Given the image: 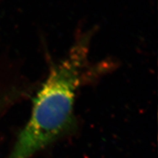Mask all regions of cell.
Returning <instances> with one entry per match:
<instances>
[{
    "instance_id": "obj_2",
    "label": "cell",
    "mask_w": 158,
    "mask_h": 158,
    "mask_svg": "<svg viewBox=\"0 0 158 158\" xmlns=\"http://www.w3.org/2000/svg\"><path fill=\"white\" fill-rule=\"evenodd\" d=\"M1 102H0V103H1Z\"/></svg>"
},
{
    "instance_id": "obj_1",
    "label": "cell",
    "mask_w": 158,
    "mask_h": 158,
    "mask_svg": "<svg viewBox=\"0 0 158 158\" xmlns=\"http://www.w3.org/2000/svg\"><path fill=\"white\" fill-rule=\"evenodd\" d=\"M90 33L78 37L67 56L52 64L47 78L33 99L31 115L9 158H31L71 124L77 92L90 79Z\"/></svg>"
}]
</instances>
